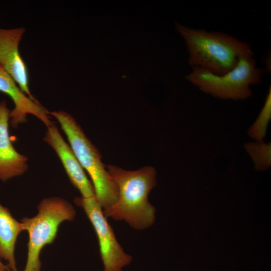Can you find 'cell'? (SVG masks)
Wrapping results in <instances>:
<instances>
[{
  "instance_id": "9",
  "label": "cell",
  "mask_w": 271,
  "mask_h": 271,
  "mask_svg": "<svg viewBox=\"0 0 271 271\" xmlns=\"http://www.w3.org/2000/svg\"><path fill=\"white\" fill-rule=\"evenodd\" d=\"M0 91L7 94L14 103V108L10 113L12 127L16 128L27 122L28 114L35 116L47 127L54 124L49 116V112L38 101L33 100L23 92L14 79L1 68Z\"/></svg>"
},
{
  "instance_id": "2",
  "label": "cell",
  "mask_w": 271,
  "mask_h": 271,
  "mask_svg": "<svg viewBox=\"0 0 271 271\" xmlns=\"http://www.w3.org/2000/svg\"><path fill=\"white\" fill-rule=\"evenodd\" d=\"M175 26L185 40L189 55L188 62L192 67L220 75L232 69L240 57H254L249 44L230 35L190 28L178 22Z\"/></svg>"
},
{
  "instance_id": "1",
  "label": "cell",
  "mask_w": 271,
  "mask_h": 271,
  "mask_svg": "<svg viewBox=\"0 0 271 271\" xmlns=\"http://www.w3.org/2000/svg\"><path fill=\"white\" fill-rule=\"evenodd\" d=\"M106 168L117 186L118 198L113 205L103 209L105 217L124 220L139 230L152 225L156 209L149 202L148 195L157 185L155 169L146 166L128 171L112 165Z\"/></svg>"
},
{
  "instance_id": "11",
  "label": "cell",
  "mask_w": 271,
  "mask_h": 271,
  "mask_svg": "<svg viewBox=\"0 0 271 271\" xmlns=\"http://www.w3.org/2000/svg\"><path fill=\"white\" fill-rule=\"evenodd\" d=\"M23 231L21 221H17L10 210L0 203V256L8 261L11 271L17 269L15 246L19 235Z\"/></svg>"
},
{
  "instance_id": "3",
  "label": "cell",
  "mask_w": 271,
  "mask_h": 271,
  "mask_svg": "<svg viewBox=\"0 0 271 271\" xmlns=\"http://www.w3.org/2000/svg\"><path fill=\"white\" fill-rule=\"evenodd\" d=\"M49 114L60 124L75 156L90 176L102 208L111 206L117 199L118 189L102 162L98 150L71 115L63 110L49 112Z\"/></svg>"
},
{
  "instance_id": "10",
  "label": "cell",
  "mask_w": 271,
  "mask_h": 271,
  "mask_svg": "<svg viewBox=\"0 0 271 271\" xmlns=\"http://www.w3.org/2000/svg\"><path fill=\"white\" fill-rule=\"evenodd\" d=\"M10 110L5 100L0 101V181L6 182L23 175L28 170V158L19 153L10 137Z\"/></svg>"
},
{
  "instance_id": "6",
  "label": "cell",
  "mask_w": 271,
  "mask_h": 271,
  "mask_svg": "<svg viewBox=\"0 0 271 271\" xmlns=\"http://www.w3.org/2000/svg\"><path fill=\"white\" fill-rule=\"evenodd\" d=\"M74 202L83 208L94 228L99 242L103 271H122L131 263L132 257L125 253L118 243L96 197H77Z\"/></svg>"
},
{
  "instance_id": "13",
  "label": "cell",
  "mask_w": 271,
  "mask_h": 271,
  "mask_svg": "<svg viewBox=\"0 0 271 271\" xmlns=\"http://www.w3.org/2000/svg\"><path fill=\"white\" fill-rule=\"evenodd\" d=\"M271 118V87L266 96L264 105L255 122L249 128L248 134L256 141L263 140Z\"/></svg>"
},
{
  "instance_id": "7",
  "label": "cell",
  "mask_w": 271,
  "mask_h": 271,
  "mask_svg": "<svg viewBox=\"0 0 271 271\" xmlns=\"http://www.w3.org/2000/svg\"><path fill=\"white\" fill-rule=\"evenodd\" d=\"M25 31L22 27L0 28V68L14 79L23 92L37 101L30 90L27 67L19 52L20 42Z\"/></svg>"
},
{
  "instance_id": "4",
  "label": "cell",
  "mask_w": 271,
  "mask_h": 271,
  "mask_svg": "<svg viewBox=\"0 0 271 271\" xmlns=\"http://www.w3.org/2000/svg\"><path fill=\"white\" fill-rule=\"evenodd\" d=\"M38 213L21 220L24 231L29 235L28 254L24 271H41L40 255L43 247L55 239L58 228L65 221H72L76 215L73 206L66 200L51 197L42 199Z\"/></svg>"
},
{
  "instance_id": "8",
  "label": "cell",
  "mask_w": 271,
  "mask_h": 271,
  "mask_svg": "<svg viewBox=\"0 0 271 271\" xmlns=\"http://www.w3.org/2000/svg\"><path fill=\"white\" fill-rule=\"evenodd\" d=\"M43 140L55 152L72 185L84 198L96 197L92 182L75 156L70 145L66 143L57 126L47 127Z\"/></svg>"
},
{
  "instance_id": "14",
  "label": "cell",
  "mask_w": 271,
  "mask_h": 271,
  "mask_svg": "<svg viewBox=\"0 0 271 271\" xmlns=\"http://www.w3.org/2000/svg\"><path fill=\"white\" fill-rule=\"evenodd\" d=\"M0 271H11L8 264H5L2 261V258L0 256Z\"/></svg>"
},
{
  "instance_id": "12",
  "label": "cell",
  "mask_w": 271,
  "mask_h": 271,
  "mask_svg": "<svg viewBox=\"0 0 271 271\" xmlns=\"http://www.w3.org/2000/svg\"><path fill=\"white\" fill-rule=\"evenodd\" d=\"M245 149L251 158L255 168L258 171L268 169L271 165V144H266L263 140L254 143H247Z\"/></svg>"
},
{
  "instance_id": "15",
  "label": "cell",
  "mask_w": 271,
  "mask_h": 271,
  "mask_svg": "<svg viewBox=\"0 0 271 271\" xmlns=\"http://www.w3.org/2000/svg\"><path fill=\"white\" fill-rule=\"evenodd\" d=\"M13 271H19V270H18L17 269H15V270H13ZM23 271H24V270H23Z\"/></svg>"
},
{
  "instance_id": "5",
  "label": "cell",
  "mask_w": 271,
  "mask_h": 271,
  "mask_svg": "<svg viewBox=\"0 0 271 271\" xmlns=\"http://www.w3.org/2000/svg\"><path fill=\"white\" fill-rule=\"evenodd\" d=\"M263 70L257 68L253 57H240L228 72L216 74L194 67L186 79L201 91L221 99H243L252 94L250 86L261 82Z\"/></svg>"
}]
</instances>
